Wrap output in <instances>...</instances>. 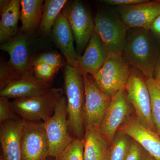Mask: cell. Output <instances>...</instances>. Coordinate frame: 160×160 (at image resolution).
<instances>
[{
  "label": "cell",
  "mask_w": 160,
  "mask_h": 160,
  "mask_svg": "<svg viewBox=\"0 0 160 160\" xmlns=\"http://www.w3.org/2000/svg\"><path fill=\"white\" fill-rule=\"evenodd\" d=\"M157 39L149 29H129L122 55L130 66L146 78H153L157 59L160 52Z\"/></svg>",
  "instance_id": "1"
},
{
  "label": "cell",
  "mask_w": 160,
  "mask_h": 160,
  "mask_svg": "<svg viewBox=\"0 0 160 160\" xmlns=\"http://www.w3.org/2000/svg\"><path fill=\"white\" fill-rule=\"evenodd\" d=\"M64 78L69 132L72 138L82 140L85 132V91L82 75L77 69L66 64L64 68Z\"/></svg>",
  "instance_id": "2"
},
{
  "label": "cell",
  "mask_w": 160,
  "mask_h": 160,
  "mask_svg": "<svg viewBox=\"0 0 160 160\" xmlns=\"http://www.w3.org/2000/svg\"><path fill=\"white\" fill-rule=\"evenodd\" d=\"M95 31L109 52L122 54L128 30L114 9H99L94 18Z\"/></svg>",
  "instance_id": "3"
},
{
  "label": "cell",
  "mask_w": 160,
  "mask_h": 160,
  "mask_svg": "<svg viewBox=\"0 0 160 160\" xmlns=\"http://www.w3.org/2000/svg\"><path fill=\"white\" fill-rule=\"evenodd\" d=\"M130 67L122 54L109 52L106 62L93 77L96 84L103 93L112 98L125 89Z\"/></svg>",
  "instance_id": "4"
},
{
  "label": "cell",
  "mask_w": 160,
  "mask_h": 160,
  "mask_svg": "<svg viewBox=\"0 0 160 160\" xmlns=\"http://www.w3.org/2000/svg\"><path fill=\"white\" fill-rule=\"evenodd\" d=\"M63 92L62 88H51L41 95L15 99L12 104L16 114L23 120L45 122L54 113Z\"/></svg>",
  "instance_id": "5"
},
{
  "label": "cell",
  "mask_w": 160,
  "mask_h": 160,
  "mask_svg": "<svg viewBox=\"0 0 160 160\" xmlns=\"http://www.w3.org/2000/svg\"><path fill=\"white\" fill-rule=\"evenodd\" d=\"M125 90L129 103L135 112L137 119L145 127L156 132L152 117L151 99L147 78L141 72L132 66Z\"/></svg>",
  "instance_id": "6"
},
{
  "label": "cell",
  "mask_w": 160,
  "mask_h": 160,
  "mask_svg": "<svg viewBox=\"0 0 160 160\" xmlns=\"http://www.w3.org/2000/svg\"><path fill=\"white\" fill-rule=\"evenodd\" d=\"M44 123L49 142V156L57 157L73 138L69 131L67 99L65 96L59 101L53 114Z\"/></svg>",
  "instance_id": "7"
},
{
  "label": "cell",
  "mask_w": 160,
  "mask_h": 160,
  "mask_svg": "<svg viewBox=\"0 0 160 160\" xmlns=\"http://www.w3.org/2000/svg\"><path fill=\"white\" fill-rule=\"evenodd\" d=\"M72 30L78 56H81L95 30L94 19L84 2L75 1L63 10Z\"/></svg>",
  "instance_id": "8"
},
{
  "label": "cell",
  "mask_w": 160,
  "mask_h": 160,
  "mask_svg": "<svg viewBox=\"0 0 160 160\" xmlns=\"http://www.w3.org/2000/svg\"><path fill=\"white\" fill-rule=\"evenodd\" d=\"M22 160H45L49 145L43 121L24 120L21 136Z\"/></svg>",
  "instance_id": "9"
},
{
  "label": "cell",
  "mask_w": 160,
  "mask_h": 160,
  "mask_svg": "<svg viewBox=\"0 0 160 160\" xmlns=\"http://www.w3.org/2000/svg\"><path fill=\"white\" fill-rule=\"evenodd\" d=\"M82 77L85 91V129L92 127L98 128L109 107L111 98L99 89L93 77L86 74L83 75Z\"/></svg>",
  "instance_id": "10"
},
{
  "label": "cell",
  "mask_w": 160,
  "mask_h": 160,
  "mask_svg": "<svg viewBox=\"0 0 160 160\" xmlns=\"http://www.w3.org/2000/svg\"><path fill=\"white\" fill-rule=\"evenodd\" d=\"M132 107L125 89L119 91L111 98L105 116L98 127L109 145L117 132L130 120Z\"/></svg>",
  "instance_id": "11"
},
{
  "label": "cell",
  "mask_w": 160,
  "mask_h": 160,
  "mask_svg": "<svg viewBox=\"0 0 160 160\" xmlns=\"http://www.w3.org/2000/svg\"><path fill=\"white\" fill-rule=\"evenodd\" d=\"M28 36L22 31L6 42L1 44L0 49L9 53L7 64L20 78L34 74L33 60L29 56Z\"/></svg>",
  "instance_id": "12"
},
{
  "label": "cell",
  "mask_w": 160,
  "mask_h": 160,
  "mask_svg": "<svg viewBox=\"0 0 160 160\" xmlns=\"http://www.w3.org/2000/svg\"><path fill=\"white\" fill-rule=\"evenodd\" d=\"M114 10L129 29H149L160 15V1H150L131 6L115 7Z\"/></svg>",
  "instance_id": "13"
},
{
  "label": "cell",
  "mask_w": 160,
  "mask_h": 160,
  "mask_svg": "<svg viewBox=\"0 0 160 160\" xmlns=\"http://www.w3.org/2000/svg\"><path fill=\"white\" fill-rule=\"evenodd\" d=\"M108 54L109 52L94 30L84 54L78 57V70L82 75L88 74L94 77L106 62Z\"/></svg>",
  "instance_id": "14"
},
{
  "label": "cell",
  "mask_w": 160,
  "mask_h": 160,
  "mask_svg": "<svg viewBox=\"0 0 160 160\" xmlns=\"http://www.w3.org/2000/svg\"><path fill=\"white\" fill-rule=\"evenodd\" d=\"M24 120L21 118L0 124V143L5 160H22L21 136Z\"/></svg>",
  "instance_id": "15"
},
{
  "label": "cell",
  "mask_w": 160,
  "mask_h": 160,
  "mask_svg": "<svg viewBox=\"0 0 160 160\" xmlns=\"http://www.w3.org/2000/svg\"><path fill=\"white\" fill-rule=\"evenodd\" d=\"M51 34L55 44L66 59L67 64L78 69L79 56L73 45L74 37L67 18L63 11L57 19Z\"/></svg>",
  "instance_id": "16"
},
{
  "label": "cell",
  "mask_w": 160,
  "mask_h": 160,
  "mask_svg": "<svg viewBox=\"0 0 160 160\" xmlns=\"http://www.w3.org/2000/svg\"><path fill=\"white\" fill-rule=\"evenodd\" d=\"M137 142L151 157L160 160V136L143 126L136 118H132L119 129Z\"/></svg>",
  "instance_id": "17"
},
{
  "label": "cell",
  "mask_w": 160,
  "mask_h": 160,
  "mask_svg": "<svg viewBox=\"0 0 160 160\" xmlns=\"http://www.w3.org/2000/svg\"><path fill=\"white\" fill-rule=\"evenodd\" d=\"M51 88L49 83L39 79L34 74L15 80L0 89V96L15 99L33 97L44 94Z\"/></svg>",
  "instance_id": "18"
},
{
  "label": "cell",
  "mask_w": 160,
  "mask_h": 160,
  "mask_svg": "<svg viewBox=\"0 0 160 160\" xmlns=\"http://www.w3.org/2000/svg\"><path fill=\"white\" fill-rule=\"evenodd\" d=\"M21 4L20 0L1 1L0 43L6 42L19 32L18 24L20 20Z\"/></svg>",
  "instance_id": "19"
},
{
  "label": "cell",
  "mask_w": 160,
  "mask_h": 160,
  "mask_svg": "<svg viewBox=\"0 0 160 160\" xmlns=\"http://www.w3.org/2000/svg\"><path fill=\"white\" fill-rule=\"evenodd\" d=\"M85 160H107L109 144L98 128L85 129L82 139Z\"/></svg>",
  "instance_id": "20"
},
{
  "label": "cell",
  "mask_w": 160,
  "mask_h": 160,
  "mask_svg": "<svg viewBox=\"0 0 160 160\" xmlns=\"http://www.w3.org/2000/svg\"><path fill=\"white\" fill-rule=\"evenodd\" d=\"M44 1L21 0V31L27 36L38 30L42 17Z\"/></svg>",
  "instance_id": "21"
},
{
  "label": "cell",
  "mask_w": 160,
  "mask_h": 160,
  "mask_svg": "<svg viewBox=\"0 0 160 160\" xmlns=\"http://www.w3.org/2000/svg\"><path fill=\"white\" fill-rule=\"evenodd\" d=\"M68 2L67 0H46L43 6L42 17L39 28L41 33L51 34L52 27L62 9Z\"/></svg>",
  "instance_id": "22"
},
{
  "label": "cell",
  "mask_w": 160,
  "mask_h": 160,
  "mask_svg": "<svg viewBox=\"0 0 160 160\" xmlns=\"http://www.w3.org/2000/svg\"><path fill=\"white\" fill-rule=\"evenodd\" d=\"M132 139L119 130L109 146L107 160H125Z\"/></svg>",
  "instance_id": "23"
},
{
  "label": "cell",
  "mask_w": 160,
  "mask_h": 160,
  "mask_svg": "<svg viewBox=\"0 0 160 160\" xmlns=\"http://www.w3.org/2000/svg\"><path fill=\"white\" fill-rule=\"evenodd\" d=\"M151 99V114L157 132L160 136V86L153 78L147 79Z\"/></svg>",
  "instance_id": "24"
},
{
  "label": "cell",
  "mask_w": 160,
  "mask_h": 160,
  "mask_svg": "<svg viewBox=\"0 0 160 160\" xmlns=\"http://www.w3.org/2000/svg\"><path fill=\"white\" fill-rule=\"evenodd\" d=\"M82 140L73 138L70 144L55 158L56 160H85Z\"/></svg>",
  "instance_id": "25"
},
{
  "label": "cell",
  "mask_w": 160,
  "mask_h": 160,
  "mask_svg": "<svg viewBox=\"0 0 160 160\" xmlns=\"http://www.w3.org/2000/svg\"><path fill=\"white\" fill-rule=\"evenodd\" d=\"M33 67L35 76L50 85H51L55 75L59 69L46 63L34 61Z\"/></svg>",
  "instance_id": "26"
},
{
  "label": "cell",
  "mask_w": 160,
  "mask_h": 160,
  "mask_svg": "<svg viewBox=\"0 0 160 160\" xmlns=\"http://www.w3.org/2000/svg\"><path fill=\"white\" fill-rule=\"evenodd\" d=\"M21 118L16 113L8 98L0 97V123Z\"/></svg>",
  "instance_id": "27"
},
{
  "label": "cell",
  "mask_w": 160,
  "mask_h": 160,
  "mask_svg": "<svg viewBox=\"0 0 160 160\" xmlns=\"http://www.w3.org/2000/svg\"><path fill=\"white\" fill-rule=\"evenodd\" d=\"M147 155L142 147L132 139L125 160H146Z\"/></svg>",
  "instance_id": "28"
},
{
  "label": "cell",
  "mask_w": 160,
  "mask_h": 160,
  "mask_svg": "<svg viewBox=\"0 0 160 160\" xmlns=\"http://www.w3.org/2000/svg\"><path fill=\"white\" fill-rule=\"evenodd\" d=\"M33 61L46 63L58 69H60L63 64V60L60 55L53 52L43 53L35 59Z\"/></svg>",
  "instance_id": "29"
},
{
  "label": "cell",
  "mask_w": 160,
  "mask_h": 160,
  "mask_svg": "<svg viewBox=\"0 0 160 160\" xmlns=\"http://www.w3.org/2000/svg\"><path fill=\"white\" fill-rule=\"evenodd\" d=\"M147 0H102L101 2L115 7L131 6L145 2Z\"/></svg>",
  "instance_id": "30"
},
{
  "label": "cell",
  "mask_w": 160,
  "mask_h": 160,
  "mask_svg": "<svg viewBox=\"0 0 160 160\" xmlns=\"http://www.w3.org/2000/svg\"><path fill=\"white\" fill-rule=\"evenodd\" d=\"M149 30L156 38L160 41V15L153 21Z\"/></svg>",
  "instance_id": "31"
},
{
  "label": "cell",
  "mask_w": 160,
  "mask_h": 160,
  "mask_svg": "<svg viewBox=\"0 0 160 160\" xmlns=\"http://www.w3.org/2000/svg\"><path fill=\"white\" fill-rule=\"evenodd\" d=\"M160 78V52L157 59L153 72V78L157 79Z\"/></svg>",
  "instance_id": "32"
},
{
  "label": "cell",
  "mask_w": 160,
  "mask_h": 160,
  "mask_svg": "<svg viewBox=\"0 0 160 160\" xmlns=\"http://www.w3.org/2000/svg\"><path fill=\"white\" fill-rule=\"evenodd\" d=\"M45 160H56V158L53 157L49 156L48 158H46Z\"/></svg>",
  "instance_id": "33"
},
{
  "label": "cell",
  "mask_w": 160,
  "mask_h": 160,
  "mask_svg": "<svg viewBox=\"0 0 160 160\" xmlns=\"http://www.w3.org/2000/svg\"><path fill=\"white\" fill-rule=\"evenodd\" d=\"M146 160H155L154 159H153V158H152L151 156L148 153V155H147V158H146Z\"/></svg>",
  "instance_id": "34"
},
{
  "label": "cell",
  "mask_w": 160,
  "mask_h": 160,
  "mask_svg": "<svg viewBox=\"0 0 160 160\" xmlns=\"http://www.w3.org/2000/svg\"><path fill=\"white\" fill-rule=\"evenodd\" d=\"M155 79L157 82L160 86V78H158L157 79Z\"/></svg>",
  "instance_id": "35"
},
{
  "label": "cell",
  "mask_w": 160,
  "mask_h": 160,
  "mask_svg": "<svg viewBox=\"0 0 160 160\" xmlns=\"http://www.w3.org/2000/svg\"><path fill=\"white\" fill-rule=\"evenodd\" d=\"M0 160H4V158H3L2 155H1V157H0Z\"/></svg>",
  "instance_id": "36"
}]
</instances>
